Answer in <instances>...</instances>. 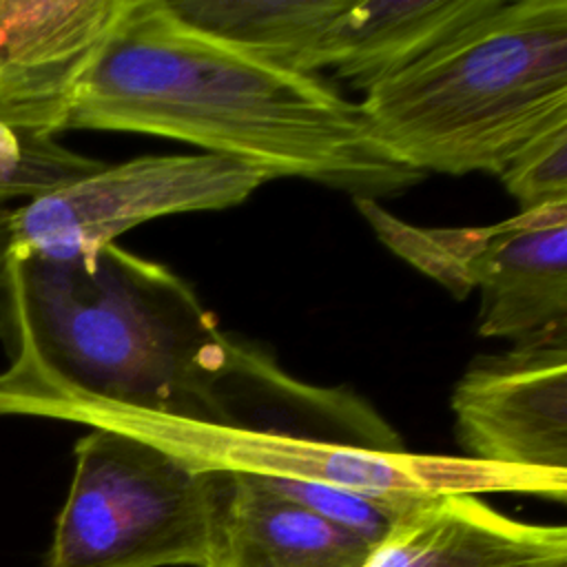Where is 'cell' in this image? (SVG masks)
Returning a JSON list of instances; mask_svg holds the SVG:
<instances>
[{
	"label": "cell",
	"instance_id": "cell-6",
	"mask_svg": "<svg viewBox=\"0 0 567 567\" xmlns=\"http://www.w3.org/2000/svg\"><path fill=\"white\" fill-rule=\"evenodd\" d=\"M377 237L463 299L481 288L483 337L567 343V202L481 228H423L352 197Z\"/></svg>",
	"mask_w": 567,
	"mask_h": 567
},
{
	"label": "cell",
	"instance_id": "cell-5",
	"mask_svg": "<svg viewBox=\"0 0 567 567\" xmlns=\"http://www.w3.org/2000/svg\"><path fill=\"white\" fill-rule=\"evenodd\" d=\"M91 427L146 441L195 470L330 485L381 501L414 503L450 494H534L567 498V472L492 465L467 456L416 454L284 430L215 425L144 412L97 416Z\"/></svg>",
	"mask_w": 567,
	"mask_h": 567
},
{
	"label": "cell",
	"instance_id": "cell-16",
	"mask_svg": "<svg viewBox=\"0 0 567 567\" xmlns=\"http://www.w3.org/2000/svg\"><path fill=\"white\" fill-rule=\"evenodd\" d=\"M498 179L520 210L567 202V124L529 142L501 171Z\"/></svg>",
	"mask_w": 567,
	"mask_h": 567
},
{
	"label": "cell",
	"instance_id": "cell-1",
	"mask_svg": "<svg viewBox=\"0 0 567 567\" xmlns=\"http://www.w3.org/2000/svg\"><path fill=\"white\" fill-rule=\"evenodd\" d=\"M0 416L89 425L144 412L399 450L394 430L357 394L290 377L230 339L164 264L117 244L91 259L0 264Z\"/></svg>",
	"mask_w": 567,
	"mask_h": 567
},
{
	"label": "cell",
	"instance_id": "cell-8",
	"mask_svg": "<svg viewBox=\"0 0 567 567\" xmlns=\"http://www.w3.org/2000/svg\"><path fill=\"white\" fill-rule=\"evenodd\" d=\"M467 458L567 472V343H525L476 359L452 392Z\"/></svg>",
	"mask_w": 567,
	"mask_h": 567
},
{
	"label": "cell",
	"instance_id": "cell-13",
	"mask_svg": "<svg viewBox=\"0 0 567 567\" xmlns=\"http://www.w3.org/2000/svg\"><path fill=\"white\" fill-rule=\"evenodd\" d=\"M193 29L268 64L319 75L348 0H166Z\"/></svg>",
	"mask_w": 567,
	"mask_h": 567
},
{
	"label": "cell",
	"instance_id": "cell-2",
	"mask_svg": "<svg viewBox=\"0 0 567 567\" xmlns=\"http://www.w3.org/2000/svg\"><path fill=\"white\" fill-rule=\"evenodd\" d=\"M69 128L173 137L261 171L377 199L423 173L377 142L359 102L321 75L257 60L131 0L75 97Z\"/></svg>",
	"mask_w": 567,
	"mask_h": 567
},
{
	"label": "cell",
	"instance_id": "cell-12",
	"mask_svg": "<svg viewBox=\"0 0 567 567\" xmlns=\"http://www.w3.org/2000/svg\"><path fill=\"white\" fill-rule=\"evenodd\" d=\"M501 0H348L332 40L337 78L368 93Z\"/></svg>",
	"mask_w": 567,
	"mask_h": 567
},
{
	"label": "cell",
	"instance_id": "cell-15",
	"mask_svg": "<svg viewBox=\"0 0 567 567\" xmlns=\"http://www.w3.org/2000/svg\"><path fill=\"white\" fill-rule=\"evenodd\" d=\"M266 487L272 492L303 505L306 509L315 512L317 516L330 520L332 525H339L370 545H379L396 518L410 509L414 503H394V501H381L365 494L330 487V485H317V483H301V481H286V478H261ZM427 501V498H425Z\"/></svg>",
	"mask_w": 567,
	"mask_h": 567
},
{
	"label": "cell",
	"instance_id": "cell-7",
	"mask_svg": "<svg viewBox=\"0 0 567 567\" xmlns=\"http://www.w3.org/2000/svg\"><path fill=\"white\" fill-rule=\"evenodd\" d=\"M264 182L261 171L213 153L104 164L16 206L4 224L0 264L20 257L91 259L148 219L230 208Z\"/></svg>",
	"mask_w": 567,
	"mask_h": 567
},
{
	"label": "cell",
	"instance_id": "cell-11",
	"mask_svg": "<svg viewBox=\"0 0 567 567\" xmlns=\"http://www.w3.org/2000/svg\"><path fill=\"white\" fill-rule=\"evenodd\" d=\"M372 549L255 476L228 474L210 567H363Z\"/></svg>",
	"mask_w": 567,
	"mask_h": 567
},
{
	"label": "cell",
	"instance_id": "cell-14",
	"mask_svg": "<svg viewBox=\"0 0 567 567\" xmlns=\"http://www.w3.org/2000/svg\"><path fill=\"white\" fill-rule=\"evenodd\" d=\"M104 164L66 148L58 137L24 133L0 122V250L7 217L16 206L91 175Z\"/></svg>",
	"mask_w": 567,
	"mask_h": 567
},
{
	"label": "cell",
	"instance_id": "cell-3",
	"mask_svg": "<svg viewBox=\"0 0 567 567\" xmlns=\"http://www.w3.org/2000/svg\"><path fill=\"white\" fill-rule=\"evenodd\" d=\"M359 104L396 162L423 175L498 177L567 124V0H501Z\"/></svg>",
	"mask_w": 567,
	"mask_h": 567
},
{
	"label": "cell",
	"instance_id": "cell-10",
	"mask_svg": "<svg viewBox=\"0 0 567 567\" xmlns=\"http://www.w3.org/2000/svg\"><path fill=\"white\" fill-rule=\"evenodd\" d=\"M363 567H567V529L509 518L472 494L414 503Z\"/></svg>",
	"mask_w": 567,
	"mask_h": 567
},
{
	"label": "cell",
	"instance_id": "cell-4",
	"mask_svg": "<svg viewBox=\"0 0 567 567\" xmlns=\"http://www.w3.org/2000/svg\"><path fill=\"white\" fill-rule=\"evenodd\" d=\"M73 461L44 567H210L226 472L100 427L78 439Z\"/></svg>",
	"mask_w": 567,
	"mask_h": 567
},
{
	"label": "cell",
	"instance_id": "cell-9",
	"mask_svg": "<svg viewBox=\"0 0 567 567\" xmlns=\"http://www.w3.org/2000/svg\"><path fill=\"white\" fill-rule=\"evenodd\" d=\"M131 0H0V122L58 137Z\"/></svg>",
	"mask_w": 567,
	"mask_h": 567
}]
</instances>
